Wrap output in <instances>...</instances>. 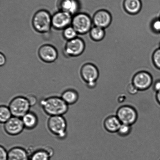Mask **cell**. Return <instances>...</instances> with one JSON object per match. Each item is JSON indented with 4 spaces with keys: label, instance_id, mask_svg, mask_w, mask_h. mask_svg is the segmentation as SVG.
I'll use <instances>...</instances> for the list:
<instances>
[{
    "label": "cell",
    "instance_id": "1",
    "mask_svg": "<svg viewBox=\"0 0 160 160\" xmlns=\"http://www.w3.org/2000/svg\"><path fill=\"white\" fill-rule=\"evenodd\" d=\"M41 107L49 117L64 116L68 111L69 106L61 97L51 96L41 100Z\"/></svg>",
    "mask_w": 160,
    "mask_h": 160
},
{
    "label": "cell",
    "instance_id": "13",
    "mask_svg": "<svg viewBox=\"0 0 160 160\" xmlns=\"http://www.w3.org/2000/svg\"><path fill=\"white\" fill-rule=\"evenodd\" d=\"M38 55L43 62L51 63L57 59L58 53L57 49L54 46L47 44L42 45L39 48Z\"/></svg>",
    "mask_w": 160,
    "mask_h": 160
},
{
    "label": "cell",
    "instance_id": "35",
    "mask_svg": "<svg viewBox=\"0 0 160 160\" xmlns=\"http://www.w3.org/2000/svg\"><path fill=\"white\" fill-rule=\"evenodd\" d=\"M159 18H160V15H159Z\"/></svg>",
    "mask_w": 160,
    "mask_h": 160
},
{
    "label": "cell",
    "instance_id": "7",
    "mask_svg": "<svg viewBox=\"0 0 160 160\" xmlns=\"http://www.w3.org/2000/svg\"><path fill=\"white\" fill-rule=\"evenodd\" d=\"M86 48L84 41L79 37L67 41L64 48L65 55L69 57H76L81 55Z\"/></svg>",
    "mask_w": 160,
    "mask_h": 160
},
{
    "label": "cell",
    "instance_id": "31",
    "mask_svg": "<svg viewBox=\"0 0 160 160\" xmlns=\"http://www.w3.org/2000/svg\"><path fill=\"white\" fill-rule=\"evenodd\" d=\"M6 62V59L5 56L2 53L0 54V65L2 66L5 64Z\"/></svg>",
    "mask_w": 160,
    "mask_h": 160
},
{
    "label": "cell",
    "instance_id": "25",
    "mask_svg": "<svg viewBox=\"0 0 160 160\" xmlns=\"http://www.w3.org/2000/svg\"><path fill=\"white\" fill-rule=\"evenodd\" d=\"M152 61L155 67L160 70V48L156 49L152 55Z\"/></svg>",
    "mask_w": 160,
    "mask_h": 160
},
{
    "label": "cell",
    "instance_id": "33",
    "mask_svg": "<svg viewBox=\"0 0 160 160\" xmlns=\"http://www.w3.org/2000/svg\"><path fill=\"white\" fill-rule=\"evenodd\" d=\"M156 98L157 101L160 105V91L156 92Z\"/></svg>",
    "mask_w": 160,
    "mask_h": 160
},
{
    "label": "cell",
    "instance_id": "26",
    "mask_svg": "<svg viewBox=\"0 0 160 160\" xmlns=\"http://www.w3.org/2000/svg\"><path fill=\"white\" fill-rule=\"evenodd\" d=\"M151 28L154 33L160 34V18L159 17L155 18L152 20Z\"/></svg>",
    "mask_w": 160,
    "mask_h": 160
},
{
    "label": "cell",
    "instance_id": "23",
    "mask_svg": "<svg viewBox=\"0 0 160 160\" xmlns=\"http://www.w3.org/2000/svg\"><path fill=\"white\" fill-rule=\"evenodd\" d=\"M78 33L71 26L68 27L63 30L62 35L65 40L69 41L78 37Z\"/></svg>",
    "mask_w": 160,
    "mask_h": 160
},
{
    "label": "cell",
    "instance_id": "28",
    "mask_svg": "<svg viewBox=\"0 0 160 160\" xmlns=\"http://www.w3.org/2000/svg\"><path fill=\"white\" fill-rule=\"evenodd\" d=\"M8 151L3 146L0 147V160H8Z\"/></svg>",
    "mask_w": 160,
    "mask_h": 160
},
{
    "label": "cell",
    "instance_id": "18",
    "mask_svg": "<svg viewBox=\"0 0 160 160\" xmlns=\"http://www.w3.org/2000/svg\"><path fill=\"white\" fill-rule=\"evenodd\" d=\"M123 6L124 10L131 15H136L142 10V0H124Z\"/></svg>",
    "mask_w": 160,
    "mask_h": 160
},
{
    "label": "cell",
    "instance_id": "29",
    "mask_svg": "<svg viewBox=\"0 0 160 160\" xmlns=\"http://www.w3.org/2000/svg\"><path fill=\"white\" fill-rule=\"evenodd\" d=\"M29 101L31 106H33L35 105L37 102V99L35 95H29L26 96Z\"/></svg>",
    "mask_w": 160,
    "mask_h": 160
},
{
    "label": "cell",
    "instance_id": "3",
    "mask_svg": "<svg viewBox=\"0 0 160 160\" xmlns=\"http://www.w3.org/2000/svg\"><path fill=\"white\" fill-rule=\"evenodd\" d=\"M33 28L40 34H47L51 31L52 27V16L49 12L45 9L37 11L32 17Z\"/></svg>",
    "mask_w": 160,
    "mask_h": 160
},
{
    "label": "cell",
    "instance_id": "17",
    "mask_svg": "<svg viewBox=\"0 0 160 160\" xmlns=\"http://www.w3.org/2000/svg\"><path fill=\"white\" fill-rule=\"evenodd\" d=\"M121 122L116 115H111L107 117L103 121L105 129L111 133H117L120 128Z\"/></svg>",
    "mask_w": 160,
    "mask_h": 160
},
{
    "label": "cell",
    "instance_id": "34",
    "mask_svg": "<svg viewBox=\"0 0 160 160\" xmlns=\"http://www.w3.org/2000/svg\"><path fill=\"white\" fill-rule=\"evenodd\" d=\"M159 48H160V42H159Z\"/></svg>",
    "mask_w": 160,
    "mask_h": 160
},
{
    "label": "cell",
    "instance_id": "16",
    "mask_svg": "<svg viewBox=\"0 0 160 160\" xmlns=\"http://www.w3.org/2000/svg\"><path fill=\"white\" fill-rule=\"evenodd\" d=\"M53 154L54 151L50 147L38 148L31 152L29 160H50Z\"/></svg>",
    "mask_w": 160,
    "mask_h": 160
},
{
    "label": "cell",
    "instance_id": "14",
    "mask_svg": "<svg viewBox=\"0 0 160 160\" xmlns=\"http://www.w3.org/2000/svg\"><path fill=\"white\" fill-rule=\"evenodd\" d=\"M58 7L59 11L67 12L73 16L78 13L80 5L78 0H59Z\"/></svg>",
    "mask_w": 160,
    "mask_h": 160
},
{
    "label": "cell",
    "instance_id": "32",
    "mask_svg": "<svg viewBox=\"0 0 160 160\" xmlns=\"http://www.w3.org/2000/svg\"><path fill=\"white\" fill-rule=\"evenodd\" d=\"M97 81L87 83V84H86V85L88 88L91 89H94L97 87Z\"/></svg>",
    "mask_w": 160,
    "mask_h": 160
},
{
    "label": "cell",
    "instance_id": "20",
    "mask_svg": "<svg viewBox=\"0 0 160 160\" xmlns=\"http://www.w3.org/2000/svg\"><path fill=\"white\" fill-rule=\"evenodd\" d=\"M61 98L68 106H72L77 102L79 99V94L74 89H69L64 91L61 95Z\"/></svg>",
    "mask_w": 160,
    "mask_h": 160
},
{
    "label": "cell",
    "instance_id": "2",
    "mask_svg": "<svg viewBox=\"0 0 160 160\" xmlns=\"http://www.w3.org/2000/svg\"><path fill=\"white\" fill-rule=\"evenodd\" d=\"M48 131L54 137L63 140L67 136V122L63 116L49 117L47 122Z\"/></svg>",
    "mask_w": 160,
    "mask_h": 160
},
{
    "label": "cell",
    "instance_id": "6",
    "mask_svg": "<svg viewBox=\"0 0 160 160\" xmlns=\"http://www.w3.org/2000/svg\"><path fill=\"white\" fill-rule=\"evenodd\" d=\"M116 116L122 124L131 125L136 123L138 113L135 108L129 105H124L118 109Z\"/></svg>",
    "mask_w": 160,
    "mask_h": 160
},
{
    "label": "cell",
    "instance_id": "11",
    "mask_svg": "<svg viewBox=\"0 0 160 160\" xmlns=\"http://www.w3.org/2000/svg\"><path fill=\"white\" fill-rule=\"evenodd\" d=\"M3 125L5 132L9 136H12L19 135L25 129L22 119L18 117L12 116Z\"/></svg>",
    "mask_w": 160,
    "mask_h": 160
},
{
    "label": "cell",
    "instance_id": "24",
    "mask_svg": "<svg viewBox=\"0 0 160 160\" xmlns=\"http://www.w3.org/2000/svg\"><path fill=\"white\" fill-rule=\"evenodd\" d=\"M132 131V126L122 124L117 133L120 137H124L129 135Z\"/></svg>",
    "mask_w": 160,
    "mask_h": 160
},
{
    "label": "cell",
    "instance_id": "27",
    "mask_svg": "<svg viewBox=\"0 0 160 160\" xmlns=\"http://www.w3.org/2000/svg\"><path fill=\"white\" fill-rule=\"evenodd\" d=\"M127 91L130 95H134L138 93L139 91L132 82L129 83L127 87Z\"/></svg>",
    "mask_w": 160,
    "mask_h": 160
},
{
    "label": "cell",
    "instance_id": "22",
    "mask_svg": "<svg viewBox=\"0 0 160 160\" xmlns=\"http://www.w3.org/2000/svg\"><path fill=\"white\" fill-rule=\"evenodd\" d=\"M13 116L8 106L1 105L0 107V122L4 124Z\"/></svg>",
    "mask_w": 160,
    "mask_h": 160
},
{
    "label": "cell",
    "instance_id": "36",
    "mask_svg": "<svg viewBox=\"0 0 160 160\" xmlns=\"http://www.w3.org/2000/svg\"><path fill=\"white\" fill-rule=\"evenodd\" d=\"M159 160H160V159Z\"/></svg>",
    "mask_w": 160,
    "mask_h": 160
},
{
    "label": "cell",
    "instance_id": "12",
    "mask_svg": "<svg viewBox=\"0 0 160 160\" xmlns=\"http://www.w3.org/2000/svg\"><path fill=\"white\" fill-rule=\"evenodd\" d=\"M94 26L106 29L110 26L112 20V15L106 9H100L94 14L92 17Z\"/></svg>",
    "mask_w": 160,
    "mask_h": 160
},
{
    "label": "cell",
    "instance_id": "8",
    "mask_svg": "<svg viewBox=\"0 0 160 160\" xmlns=\"http://www.w3.org/2000/svg\"><path fill=\"white\" fill-rule=\"evenodd\" d=\"M132 82L139 91L148 90L153 84V78L148 71L142 70L135 75L132 79Z\"/></svg>",
    "mask_w": 160,
    "mask_h": 160
},
{
    "label": "cell",
    "instance_id": "21",
    "mask_svg": "<svg viewBox=\"0 0 160 160\" xmlns=\"http://www.w3.org/2000/svg\"><path fill=\"white\" fill-rule=\"evenodd\" d=\"M90 38L95 42H100L104 39L106 35V31L103 28L99 27H92L89 33Z\"/></svg>",
    "mask_w": 160,
    "mask_h": 160
},
{
    "label": "cell",
    "instance_id": "10",
    "mask_svg": "<svg viewBox=\"0 0 160 160\" xmlns=\"http://www.w3.org/2000/svg\"><path fill=\"white\" fill-rule=\"evenodd\" d=\"M73 16L67 12L59 11L52 16V27L61 30L71 25Z\"/></svg>",
    "mask_w": 160,
    "mask_h": 160
},
{
    "label": "cell",
    "instance_id": "30",
    "mask_svg": "<svg viewBox=\"0 0 160 160\" xmlns=\"http://www.w3.org/2000/svg\"><path fill=\"white\" fill-rule=\"evenodd\" d=\"M153 89L155 92H157L160 91V79L157 80L153 83L152 85Z\"/></svg>",
    "mask_w": 160,
    "mask_h": 160
},
{
    "label": "cell",
    "instance_id": "19",
    "mask_svg": "<svg viewBox=\"0 0 160 160\" xmlns=\"http://www.w3.org/2000/svg\"><path fill=\"white\" fill-rule=\"evenodd\" d=\"M25 129L29 130H33L38 125V117L35 113L30 111L21 118Z\"/></svg>",
    "mask_w": 160,
    "mask_h": 160
},
{
    "label": "cell",
    "instance_id": "9",
    "mask_svg": "<svg viewBox=\"0 0 160 160\" xmlns=\"http://www.w3.org/2000/svg\"><path fill=\"white\" fill-rule=\"evenodd\" d=\"M80 75L82 79L86 84L95 82L99 77V71L95 64L88 62L82 66L80 70Z\"/></svg>",
    "mask_w": 160,
    "mask_h": 160
},
{
    "label": "cell",
    "instance_id": "15",
    "mask_svg": "<svg viewBox=\"0 0 160 160\" xmlns=\"http://www.w3.org/2000/svg\"><path fill=\"white\" fill-rule=\"evenodd\" d=\"M29 151L23 147H12L8 151V160H29Z\"/></svg>",
    "mask_w": 160,
    "mask_h": 160
},
{
    "label": "cell",
    "instance_id": "5",
    "mask_svg": "<svg viewBox=\"0 0 160 160\" xmlns=\"http://www.w3.org/2000/svg\"><path fill=\"white\" fill-rule=\"evenodd\" d=\"M12 116L22 118L29 112L31 107L26 96L18 95L11 100L9 104Z\"/></svg>",
    "mask_w": 160,
    "mask_h": 160
},
{
    "label": "cell",
    "instance_id": "4",
    "mask_svg": "<svg viewBox=\"0 0 160 160\" xmlns=\"http://www.w3.org/2000/svg\"><path fill=\"white\" fill-rule=\"evenodd\" d=\"M92 18L88 14L78 13L73 16L71 26L78 34L84 35L89 33L92 27Z\"/></svg>",
    "mask_w": 160,
    "mask_h": 160
}]
</instances>
